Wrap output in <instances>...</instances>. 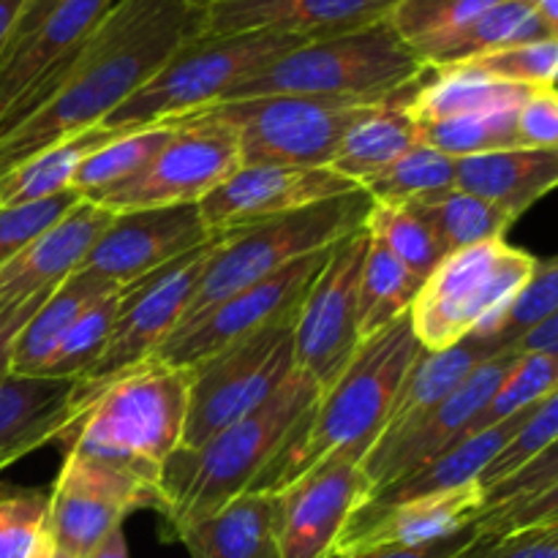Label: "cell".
<instances>
[{"label": "cell", "mask_w": 558, "mask_h": 558, "mask_svg": "<svg viewBox=\"0 0 558 558\" xmlns=\"http://www.w3.org/2000/svg\"><path fill=\"white\" fill-rule=\"evenodd\" d=\"M368 496L352 458H330L276 490V539L281 558H330L343 523Z\"/></svg>", "instance_id": "ffe728a7"}, {"label": "cell", "mask_w": 558, "mask_h": 558, "mask_svg": "<svg viewBox=\"0 0 558 558\" xmlns=\"http://www.w3.org/2000/svg\"><path fill=\"white\" fill-rule=\"evenodd\" d=\"M365 254L363 229L332 245L294 314V365L319 390L338 379L360 347L357 294Z\"/></svg>", "instance_id": "5bb4252c"}, {"label": "cell", "mask_w": 558, "mask_h": 558, "mask_svg": "<svg viewBox=\"0 0 558 558\" xmlns=\"http://www.w3.org/2000/svg\"><path fill=\"white\" fill-rule=\"evenodd\" d=\"M52 292L54 289L33 294V298L22 300V303L11 305V308H5L3 314H0V379H3L5 374H11V352H14L16 336H20L22 327L27 325V319L36 314L38 305H41Z\"/></svg>", "instance_id": "f907efd6"}, {"label": "cell", "mask_w": 558, "mask_h": 558, "mask_svg": "<svg viewBox=\"0 0 558 558\" xmlns=\"http://www.w3.org/2000/svg\"><path fill=\"white\" fill-rule=\"evenodd\" d=\"M330 251L305 256L292 262L289 267L278 270L276 276L265 281L245 287L240 292L229 294L227 300H218L207 311H202L189 325L178 327L161 347L153 354V363L174 365V368H191L199 360L287 319L298 311L300 300L308 292L314 278L319 276Z\"/></svg>", "instance_id": "9a60e30c"}, {"label": "cell", "mask_w": 558, "mask_h": 558, "mask_svg": "<svg viewBox=\"0 0 558 558\" xmlns=\"http://www.w3.org/2000/svg\"><path fill=\"white\" fill-rule=\"evenodd\" d=\"M423 278L401 265L392 254H387L379 243L368 240V254L363 262L357 294V332L360 341L376 336L392 322L407 316L417 300Z\"/></svg>", "instance_id": "e575fe53"}, {"label": "cell", "mask_w": 558, "mask_h": 558, "mask_svg": "<svg viewBox=\"0 0 558 558\" xmlns=\"http://www.w3.org/2000/svg\"><path fill=\"white\" fill-rule=\"evenodd\" d=\"M515 3H523L526 9H532L545 25L558 31V0H515Z\"/></svg>", "instance_id": "6f0895ef"}, {"label": "cell", "mask_w": 558, "mask_h": 558, "mask_svg": "<svg viewBox=\"0 0 558 558\" xmlns=\"http://www.w3.org/2000/svg\"><path fill=\"white\" fill-rule=\"evenodd\" d=\"M374 107L379 104L265 96L243 98V101H216L194 112L227 125L238 136L240 167H251V163L330 167L349 129Z\"/></svg>", "instance_id": "8fae6325"}, {"label": "cell", "mask_w": 558, "mask_h": 558, "mask_svg": "<svg viewBox=\"0 0 558 558\" xmlns=\"http://www.w3.org/2000/svg\"><path fill=\"white\" fill-rule=\"evenodd\" d=\"M52 545H54V543H52ZM52 558H71V556H69V554H63V550L54 548V550H52Z\"/></svg>", "instance_id": "94428289"}, {"label": "cell", "mask_w": 558, "mask_h": 558, "mask_svg": "<svg viewBox=\"0 0 558 558\" xmlns=\"http://www.w3.org/2000/svg\"><path fill=\"white\" fill-rule=\"evenodd\" d=\"M532 412L534 407L526 409V412L515 414V417L501 420V423L490 425V428L477 430V434L463 436V439L456 441L450 450L430 458L428 463H423L420 469L409 472L407 477L374 490V494H368L365 499L381 501V505H396V501L425 499V496L447 494V490H456V488H463V485L477 483L485 463L501 450V445H505V441L521 428L523 420H526Z\"/></svg>", "instance_id": "83f0119b"}, {"label": "cell", "mask_w": 558, "mask_h": 558, "mask_svg": "<svg viewBox=\"0 0 558 558\" xmlns=\"http://www.w3.org/2000/svg\"><path fill=\"white\" fill-rule=\"evenodd\" d=\"M216 238L196 205L114 213L76 270L96 272L114 287L150 276Z\"/></svg>", "instance_id": "ac0fdd59"}, {"label": "cell", "mask_w": 558, "mask_h": 558, "mask_svg": "<svg viewBox=\"0 0 558 558\" xmlns=\"http://www.w3.org/2000/svg\"><path fill=\"white\" fill-rule=\"evenodd\" d=\"M191 558H281L276 494H243L202 521L172 532Z\"/></svg>", "instance_id": "4316f807"}, {"label": "cell", "mask_w": 558, "mask_h": 558, "mask_svg": "<svg viewBox=\"0 0 558 558\" xmlns=\"http://www.w3.org/2000/svg\"><path fill=\"white\" fill-rule=\"evenodd\" d=\"M114 213L80 199L58 223L0 267V314L22 300L63 283L85 262Z\"/></svg>", "instance_id": "603a6c76"}, {"label": "cell", "mask_w": 558, "mask_h": 558, "mask_svg": "<svg viewBox=\"0 0 558 558\" xmlns=\"http://www.w3.org/2000/svg\"><path fill=\"white\" fill-rule=\"evenodd\" d=\"M558 436V392L548 396L543 403L534 407V412L523 420L521 428L510 436V439L501 445V450L485 463V469L480 472L477 485L480 490L490 488L499 480L510 477L512 472L526 466L529 461H534L537 456H543L548 447L556 445Z\"/></svg>", "instance_id": "bcb514c9"}, {"label": "cell", "mask_w": 558, "mask_h": 558, "mask_svg": "<svg viewBox=\"0 0 558 558\" xmlns=\"http://www.w3.org/2000/svg\"><path fill=\"white\" fill-rule=\"evenodd\" d=\"M371 205H374L371 196L357 189L343 196L316 202L303 210L283 213V216L227 232L202 276L183 325L196 319L218 300H227L240 289L276 276L292 262L330 251L343 238L360 232Z\"/></svg>", "instance_id": "8992f818"}, {"label": "cell", "mask_w": 558, "mask_h": 558, "mask_svg": "<svg viewBox=\"0 0 558 558\" xmlns=\"http://www.w3.org/2000/svg\"><path fill=\"white\" fill-rule=\"evenodd\" d=\"M458 558H558V523L501 539H488L477 532L474 543Z\"/></svg>", "instance_id": "681fc988"}, {"label": "cell", "mask_w": 558, "mask_h": 558, "mask_svg": "<svg viewBox=\"0 0 558 558\" xmlns=\"http://www.w3.org/2000/svg\"><path fill=\"white\" fill-rule=\"evenodd\" d=\"M153 510L163 518L167 499L161 485L136 474L65 450V461L49 490V537L71 558H85L123 526L131 512Z\"/></svg>", "instance_id": "4fadbf2b"}, {"label": "cell", "mask_w": 558, "mask_h": 558, "mask_svg": "<svg viewBox=\"0 0 558 558\" xmlns=\"http://www.w3.org/2000/svg\"><path fill=\"white\" fill-rule=\"evenodd\" d=\"M363 232L423 281L445 259L428 223L409 205H376L374 202L365 213Z\"/></svg>", "instance_id": "74e56055"}, {"label": "cell", "mask_w": 558, "mask_h": 558, "mask_svg": "<svg viewBox=\"0 0 558 558\" xmlns=\"http://www.w3.org/2000/svg\"><path fill=\"white\" fill-rule=\"evenodd\" d=\"M515 357L518 354L505 352L499 357L488 360V363L477 365L425 417H420L417 423L398 430V434L379 436L376 445L368 450V456L363 458V463H360L365 483H368V494L407 477L409 472L428 463L430 458L441 456L456 441L472 434L480 412L494 398L496 387L501 385V379L510 371V365L515 363Z\"/></svg>", "instance_id": "2e32d148"}, {"label": "cell", "mask_w": 558, "mask_h": 558, "mask_svg": "<svg viewBox=\"0 0 558 558\" xmlns=\"http://www.w3.org/2000/svg\"><path fill=\"white\" fill-rule=\"evenodd\" d=\"M518 142L529 150H558V98L556 87L529 90L518 107Z\"/></svg>", "instance_id": "c3c4849f"}, {"label": "cell", "mask_w": 558, "mask_h": 558, "mask_svg": "<svg viewBox=\"0 0 558 558\" xmlns=\"http://www.w3.org/2000/svg\"><path fill=\"white\" fill-rule=\"evenodd\" d=\"M63 3H65V0H25V9H22L20 20H16L14 31H11L9 41H5L3 52H0V54H5L9 49H14L16 44L25 41V38L31 36V33L36 31V27L41 25V22L47 20L49 14H54V11H58Z\"/></svg>", "instance_id": "db71d44e"}, {"label": "cell", "mask_w": 558, "mask_h": 558, "mask_svg": "<svg viewBox=\"0 0 558 558\" xmlns=\"http://www.w3.org/2000/svg\"><path fill=\"white\" fill-rule=\"evenodd\" d=\"M172 123L178 125L172 140L142 172L87 202L112 213L199 205L240 167L238 136L227 125L196 112L172 118Z\"/></svg>", "instance_id": "7c38bea8"}, {"label": "cell", "mask_w": 558, "mask_h": 558, "mask_svg": "<svg viewBox=\"0 0 558 558\" xmlns=\"http://www.w3.org/2000/svg\"><path fill=\"white\" fill-rule=\"evenodd\" d=\"M308 38L287 33H199L185 41L140 90L125 98L101 125L142 129L221 101L234 85L283 58Z\"/></svg>", "instance_id": "52a82bcc"}, {"label": "cell", "mask_w": 558, "mask_h": 558, "mask_svg": "<svg viewBox=\"0 0 558 558\" xmlns=\"http://www.w3.org/2000/svg\"><path fill=\"white\" fill-rule=\"evenodd\" d=\"M114 283L104 281L96 272L87 270H74L63 283L54 287V292L38 305L36 314L27 319V325L22 327L20 336L14 341V352H11V374L20 376H36V371L41 368L44 360L49 357V352L54 349V343L60 341L65 330L74 325L76 316L87 308L90 303H96L104 294L114 292Z\"/></svg>", "instance_id": "d6a6232c"}, {"label": "cell", "mask_w": 558, "mask_h": 558, "mask_svg": "<svg viewBox=\"0 0 558 558\" xmlns=\"http://www.w3.org/2000/svg\"><path fill=\"white\" fill-rule=\"evenodd\" d=\"M398 0H218L205 9V33H287L319 38L341 36L390 16Z\"/></svg>", "instance_id": "7402d4cb"}, {"label": "cell", "mask_w": 558, "mask_h": 558, "mask_svg": "<svg viewBox=\"0 0 558 558\" xmlns=\"http://www.w3.org/2000/svg\"><path fill=\"white\" fill-rule=\"evenodd\" d=\"M461 65H469V69L494 76V80L526 87V90L556 87L558 38H543V41L496 49V52L480 54V58L466 60Z\"/></svg>", "instance_id": "f6af8a7d"}, {"label": "cell", "mask_w": 558, "mask_h": 558, "mask_svg": "<svg viewBox=\"0 0 558 558\" xmlns=\"http://www.w3.org/2000/svg\"><path fill=\"white\" fill-rule=\"evenodd\" d=\"M49 532V490L0 480V558H31Z\"/></svg>", "instance_id": "7bdbcfd3"}, {"label": "cell", "mask_w": 558, "mask_h": 558, "mask_svg": "<svg viewBox=\"0 0 558 558\" xmlns=\"http://www.w3.org/2000/svg\"><path fill=\"white\" fill-rule=\"evenodd\" d=\"M22 9H25V0H0V52H3Z\"/></svg>", "instance_id": "9f6ffc18"}, {"label": "cell", "mask_w": 558, "mask_h": 558, "mask_svg": "<svg viewBox=\"0 0 558 558\" xmlns=\"http://www.w3.org/2000/svg\"><path fill=\"white\" fill-rule=\"evenodd\" d=\"M510 352L507 343H501L494 336H469L461 343L439 352L420 349L417 360L409 368L401 390H398L396 407H392L390 420H387L381 436L398 434L417 423L420 417L439 407L477 365Z\"/></svg>", "instance_id": "484cf974"}, {"label": "cell", "mask_w": 558, "mask_h": 558, "mask_svg": "<svg viewBox=\"0 0 558 558\" xmlns=\"http://www.w3.org/2000/svg\"><path fill=\"white\" fill-rule=\"evenodd\" d=\"M189 412V368L147 360L107 387L60 439L65 450L161 485Z\"/></svg>", "instance_id": "5b68a950"}, {"label": "cell", "mask_w": 558, "mask_h": 558, "mask_svg": "<svg viewBox=\"0 0 558 558\" xmlns=\"http://www.w3.org/2000/svg\"><path fill=\"white\" fill-rule=\"evenodd\" d=\"M425 74L428 65L385 20L300 44L234 85L221 101L300 96L347 104H407Z\"/></svg>", "instance_id": "277c9868"}, {"label": "cell", "mask_w": 558, "mask_h": 558, "mask_svg": "<svg viewBox=\"0 0 558 558\" xmlns=\"http://www.w3.org/2000/svg\"><path fill=\"white\" fill-rule=\"evenodd\" d=\"M360 185L332 172L330 167H287V163H251L238 167L223 183L196 205L210 232H232L283 213L303 210L316 202L343 196Z\"/></svg>", "instance_id": "e0dca14e"}, {"label": "cell", "mask_w": 558, "mask_h": 558, "mask_svg": "<svg viewBox=\"0 0 558 558\" xmlns=\"http://www.w3.org/2000/svg\"><path fill=\"white\" fill-rule=\"evenodd\" d=\"M477 532L474 526H466L463 532L452 534V537L439 539V543H430L425 548H412V550H381V554L360 556V558H458L469 545L474 543Z\"/></svg>", "instance_id": "f5cc1de1"}, {"label": "cell", "mask_w": 558, "mask_h": 558, "mask_svg": "<svg viewBox=\"0 0 558 558\" xmlns=\"http://www.w3.org/2000/svg\"><path fill=\"white\" fill-rule=\"evenodd\" d=\"M174 129L178 125L172 120L129 129L123 136L109 142L107 147L90 153L76 167L74 178H71V191L80 194L82 199H96L104 191L125 183L158 156V150L172 140Z\"/></svg>", "instance_id": "d590c367"}, {"label": "cell", "mask_w": 558, "mask_h": 558, "mask_svg": "<svg viewBox=\"0 0 558 558\" xmlns=\"http://www.w3.org/2000/svg\"><path fill=\"white\" fill-rule=\"evenodd\" d=\"M554 314H558V262L539 259L532 276L526 278V283L507 300L499 316L480 336L499 338L510 349V343L523 330Z\"/></svg>", "instance_id": "ee69618b"}, {"label": "cell", "mask_w": 558, "mask_h": 558, "mask_svg": "<svg viewBox=\"0 0 558 558\" xmlns=\"http://www.w3.org/2000/svg\"><path fill=\"white\" fill-rule=\"evenodd\" d=\"M420 349L409 314L360 341L347 368L330 387L319 390L251 494H276L330 458L363 463L390 420L398 390Z\"/></svg>", "instance_id": "7a4b0ae2"}, {"label": "cell", "mask_w": 558, "mask_h": 558, "mask_svg": "<svg viewBox=\"0 0 558 558\" xmlns=\"http://www.w3.org/2000/svg\"><path fill=\"white\" fill-rule=\"evenodd\" d=\"M409 207L428 223L445 256L490 240H505L507 229L512 227L505 213L456 185L409 202Z\"/></svg>", "instance_id": "836d02e7"}, {"label": "cell", "mask_w": 558, "mask_h": 558, "mask_svg": "<svg viewBox=\"0 0 558 558\" xmlns=\"http://www.w3.org/2000/svg\"><path fill=\"white\" fill-rule=\"evenodd\" d=\"M85 558H129V543H125L123 526L109 532Z\"/></svg>", "instance_id": "11a10c76"}, {"label": "cell", "mask_w": 558, "mask_h": 558, "mask_svg": "<svg viewBox=\"0 0 558 558\" xmlns=\"http://www.w3.org/2000/svg\"><path fill=\"white\" fill-rule=\"evenodd\" d=\"M52 550H54L52 537H49V532H47V534H44V537H41V543L36 545V550H33L31 558H52Z\"/></svg>", "instance_id": "680465c9"}, {"label": "cell", "mask_w": 558, "mask_h": 558, "mask_svg": "<svg viewBox=\"0 0 558 558\" xmlns=\"http://www.w3.org/2000/svg\"><path fill=\"white\" fill-rule=\"evenodd\" d=\"M316 396L319 387L294 368L259 409L218 430L196 450L178 447L161 469V490L167 499L163 521L172 532L251 494Z\"/></svg>", "instance_id": "3957f363"}, {"label": "cell", "mask_w": 558, "mask_h": 558, "mask_svg": "<svg viewBox=\"0 0 558 558\" xmlns=\"http://www.w3.org/2000/svg\"><path fill=\"white\" fill-rule=\"evenodd\" d=\"M518 107L496 109L483 114H463V118L417 123L420 142L450 158L483 156V153L512 150L521 147L515 129Z\"/></svg>", "instance_id": "f35d334b"}, {"label": "cell", "mask_w": 558, "mask_h": 558, "mask_svg": "<svg viewBox=\"0 0 558 558\" xmlns=\"http://www.w3.org/2000/svg\"><path fill=\"white\" fill-rule=\"evenodd\" d=\"M120 303H123V287L87 305L76 316L74 325L60 336V341L54 343V349L44 360L41 368L36 371V376L74 381L76 376L85 374L96 363L98 354L104 352V347H107L109 332H112L114 322H118Z\"/></svg>", "instance_id": "8d00e7d4"}, {"label": "cell", "mask_w": 558, "mask_h": 558, "mask_svg": "<svg viewBox=\"0 0 558 558\" xmlns=\"http://www.w3.org/2000/svg\"><path fill=\"white\" fill-rule=\"evenodd\" d=\"M456 185V158L417 142L396 163L363 185L376 205H409Z\"/></svg>", "instance_id": "ab89813d"}, {"label": "cell", "mask_w": 558, "mask_h": 558, "mask_svg": "<svg viewBox=\"0 0 558 558\" xmlns=\"http://www.w3.org/2000/svg\"><path fill=\"white\" fill-rule=\"evenodd\" d=\"M294 314L191 365L180 450H196L218 430L243 420L292 376L298 368Z\"/></svg>", "instance_id": "30bf717a"}, {"label": "cell", "mask_w": 558, "mask_h": 558, "mask_svg": "<svg viewBox=\"0 0 558 558\" xmlns=\"http://www.w3.org/2000/svg\"><path fill=\"white\" fill-rule=\"evenodd\" d=\"M558 392V357H543V354H521L510 371L505 374L501 385L496 387L494 398L485 403L474 423L472 434L490 428V425L510 420L526 409L537 407L548 396ZM469 434V436H472Z\"/></svg>", "instance_id": "60d3db41"}, {"label": "cell", "mask_w": 558, "mask_h": 558, "mask_svg": "<svg viewBox=\"0 0 558 558\" xmlns=\"http://www.w3.org/2000/svg\"><path fill=\"white\" fill-rule=\"evenodd\" d=\"M114 0H65L31 36L0 54V136L31 114Z\"/></svg>", "instance_id": "44dd1931"}, {"label": "cell", "mask_w": 558, "mask_h": 558, "mask_svg": "<svg viewBox=\"0 0 558 558\" xmlns=\"http://www.w3.org/2000/svg\"><path fill=\"white\" fill-rule=\"evenodd\" d=\"M417 142V123L409 118L403 104H379L349 129L332 156L330 169L363 189Z\"/></svg>", "instance_id": "1f68e13d"}, {"label": "cell", "mask_w": 558, "mask_h": 558, "mask_svg": "<svg viewBox=\"0 0 558 558\" xmlns=\"http://www.w3.org/2000/svg\"><path fill=\"white\" fill-rule=\"evenodd\" d=\"M480 510H483V490L477 483L425 499L396 501V505L363 499L343 523L330 558L425 548L472 526Z\"/></svg>", "instance_id": "d6986e66"}, {"label": "cell", "mask_w": 558, "mask_h": 558, "mask_svg": "<svg viewBox=\"0 0 558 558\" xmlns=\"http://www.w3.org/2000/svg\"><path fill=\"white\" fill-rule=\"evenodd\" d=\"M69 379L5 374L0 379V472L60 441L71 423Z\"/></svg>", "instance_id": "d4e9b609"}, {"label": "cell", "mask_w": 558, "mask_h": 558, "mask_svg": "<svg viewBox=\"0 0 558 558\" xmlns=\"http://www.w3.org/2000/svg\"><path fill=\"white\" fill-rule=\"evenodd\" d=\"M125 131L129 129H118V125H93L82 134L65 136V140L38 150L36 156H31L0 178V210L49 199L60 191H71V178H74L76 167L90 153L101 150L109 142L123 136Z\"/></svg>", "instance_id": "4dcf8cb0"}, {"label": "cell", "mask_w": 558, "mask_h": 558, "mask_svg": "<svg viewBox=\"0 0 558 558\" xmlns=\"http://www.w3.org/2000/svg\"><path fill=\"white\" fill-rule=\"evenodd\" d=\"M223 234L227 232L216 234L191 254L180 256L172 265L161 267V270L150 272L140 281L125 283L123 303H120L118 322L109 332L107 347L85 374L71 381L69 428L90 409V403L112 381L145 365L156 354V349L183 325L185 311H189L202 276H205L216 248L221 245ZM69 428H65V434H69Z\"/></svg>", "instance_id": "ba28073f"}, {"label": "cell", "mask_w": 558, "mask_h": 558, "mask_svg": "<svg viewBox=\"0 0 558 558\" xmlns=\"http://www.w3.org/2000/svg\"><path fill=\"white\" fill-rule=\"evenodd\" d=\"M189 3H194V5H196V9H207V5L218 3V0H189Z\"/></svg>", "instance_id": "91938a15"}, {"label": "cell", "mask_w": 558, "mask_h": 558, "mask_svg": "<svg viewBox=\"0 0 558 558\" xmlns=\"http://www.w3.org/2000/svg\"><path fill=\"white\" fill-rule=\"evenodd\" d=\"M543 38H558V31L545 25L523 3L499 0V3L485 9L480 16H474L461 31L417 49V58L428 69H447V65H461L466 60L480 58V54L496 52V49L543 41Z\"/></svg>", "instance_id": "f546056e"}, {"label": "cell", "mask_w": 558, "mask_h": 558, "mask_svg": "<svg viewBox=\"0 0 558 558\" xmlns=\"http://www.w3.org/2000/svg\"><path fill=\"white\" fill-rule=\"evenodd\" d=\"M537 262V256L507 240H490L445 256L423 281L409 311L420 347L439 352L463 338L480 336L526 283Z\"/></svg>", "instance_id": "9c48e42d"}, {"label": "cell", "mask_w": 558, "mask_h": 558, "mask_svg": "<svg viewBox=\"0 0 558 558\" xmlns=\"http://www.w3.org/2000/svg\"><path fill=\"white\" fill-rule=\"evenodd\" d=\"M80 199L82 196L74 194V191H60V194L49 196V199L31 202V205L3 207L0 210V267L9 265L33 240L41 238Z\"/></svg>", "instance_id": "7dc6e473"}, {"label": "cell", "mask_w": 558, "mask_h": 558, "mask_svg": "<svg viewBox=\"0 0 558 558\" xmlns=\"http://www.w3.org/2000/svg\"><path fill=\"white\" fill-rule=\"evenodd\" d=\"M558 183V150H512L483 153L456 158V189L480 196L512 223L532 210Z\"/></svg>", "instance_id": "cb8c5ba5"}, {"label": "cell", "mask_w": 558, "mask_h": 558, "mask_svg": "<svg viewBox=\"0 0 558 558\" xmlns=\"http://www.w3.org/2000/svg\"><path fill=\"white\" fill-rule=\"evenodd\" d=\"M526 96V87L494 80L469 65H447V69H428L403 109L414 123H434V120L521 107Z\"/></svg>", "instance_id": "f1b7e54d"}, {"label": "cell", "mask_w": 558, "mask_h": 558, "mask_svg": "<svg viewBox=\"0 0 558 558\" xmlns=\"http://www.w3.org/2000/svg\"><path fill=\"white\" fill-rule=\"evenodd\" d=\"M496 3L499 0H398L387 22L398 33V38L417 52V49L461 31L474 16Z\"/></svg>", "instance_id": "b9f144b4"}, {"label": "cell", "mask_w": 558, "mask_h": 558, "mask_svg": "<svg viewBox=\"0 0 558 558\" xmlns=\"http://www.w3.org/2000/svg\"><path fill=\"white\" fill-rule=\"evenodd\" d=\"M512 354H543V357H558V314L537 322L529 330H523L510 343Z\"/></svg>", "instance_id": "816d5d0a"}, {"label": "cell", "mask_w": 558, "mask_h": 558, "mask_svg": "<svg viewBox=\"0 0 558 558\" xmlns=\"http://www.w3.org/2000/svg\"><path fill=\"white\" fill-rule=\"evenodd\" d=\"M199 33L205 9L189 0H114L31 114L0 136V178L44 147L101 125Z\"/></svg>", "instance_id": "6da1fadb"}]
</instances>
